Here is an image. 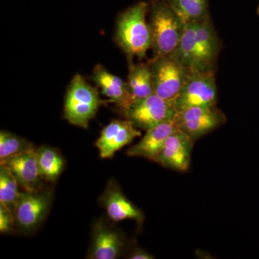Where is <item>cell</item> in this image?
<instances>
[{"instance_id":"6","label":"cell","mask_w":259,"mask_h":259,"mask_svg":"<svg viewBox=\"0 0 259 259\" xmlns=\"http://www.w3.org/2000/svg\"><path fill=\"white\" fill-rule=\"evenodd\" d=\"M217 93L214 71L190 73L175 106L177 112L191 107L216 106Z\"/></svg>"},{"instance_id":"7","label":"cell","mask_w":259,"mask_h":259,"mask_svg":"<svg viewBox=\"0 0 259 259\" xmlns=\"http://www.w3.org/2000/svg\"><path fill=\"white\" fill-rule=\"evenodd\" d=\"M177 112L173 103L153 93L133 103L124 114L126 119L131 120L137 128L146 131L174 118Z\"/></svg>"},{"instance_id":"2","label":"cell","mask_w":259,"mask_h":259,"mask_svg":"<svg viewBox=\"0 0 259 259\" xmlns=\"http://www.w3.org/2000/svg\"><path fill=\"white\" fill-rule=\"evenodd\" d=\"M149 13L153 59L171 55L178 47L185 24L166 0H152Z\"/></svg>"},{"instance_id":"23","label":"cell","mask_w":259,"mask_h":259,"mask_svg":"<svg viewBox=\"0 0 259 259\" xmlns=\"http://www.w3.org/2000/svg\"><path fill=\"white\" fill-rule=\"evenodd\" d=\"M15 230L14 214L3 204H0V233L9 234Z\"/></svg>"},{"instance_id":"14","label":"cell","mask_w":259,"mask_h":259,"mask_svg":"<svg viewBox=\"0 0 259 259\" xmlns=\"http://www.w3.org/2000/svg\"><path fill=\"white\" fill-rule=\"evenodd\" d=\"M177 129L179 128L175 117L147 130L141 141L128 148L127 156L143 157L155 161L167 139Z\"/></svg>"},{"instance_id":"19","label":"cell","mask_w":259,"mask_h":259,"mask_svg":"<svg viewBox=\"0 0 259 259\" xmlns=\"http://www.w3.org/2000/svg\"><path fill=\"white\" fill-rule=\"evenodd\" d=\"M37 163L42 180L54 182L64 171V158L54 148L49 146L37 148Z\"/></svg>"},{"instance_id":"20","label":"cell","mask_w":259,"mask_h":259,"mask_svg":"<svg viewBox=\"0 0 259 259\" xmlns=\"http://www.w3.org/2000/svg\"><path fill=\"white\" fill-rule=\"evenodd\" d=\"M184 24L209 16L208 0H166Z\"/></svg>"},{"instance_id":"17","label":"cell","mask_w":259,"mask_h":259,"mask_svg":"<svg viewBox=\"0 0 259 259\" xmlns=\"http://www.w3.org/2000/svg\"><path fill=\"white\" fill-rule=\"evenodd\" d=\"M171 56L189 72H199L196 42V22L185 24L178 47Z\"/></svg>"},{"instance_id":"22","label":"cell","mask_w":259,"mask_h":259,"mask_svg":"<svg viewBox=\"0 0 259 259\" xmlns=\"http://www.w3.org/2000/svg\"><path fill=\"white\" fill-rule=\"evenodd\" d=\"M34 146L30 141L20 136L9 131H2L0 133V161L20 154Z\"/></svg>"},{"instance_id":"8","label":"cell","mask_w":259,"mask_h":259,"mask_svg":"<svg viewBox=\"0 0 259 259\" xmlns=\"http://www.w3.org/2000/svg\"><path fill=\"white\" fill-rule=\"evenodd\" d=\"M111 222L103 218L94 222L87 258L116 259L122 255L125 238Z\"/></svg>"},{"instance_id":"3","label":"cell","mask_w":259,"mask_h":259,"mask_svg":"<svg viewBox=\"0 0 259 259\" xmlns=\"http://www.w3.org/2000/svg\"><path fill=\"white\" fill-rule=\"evenodd\" d=\"M102 100L98 90L90 84L82 76L75 75L70 83L65 98L64 116L71 125L88 128L102 105L106 104Z\"/></svg>"},{"instance_id":"10","label":"cell","mask_w":259,"mask_h":259,"mask_svg":"<svg viewBox=\"0 0 259 259\" xmlns=\"http://www.w3.org/2000/svg\"><path fill=\"white\" fill-rule=\"evenodd\" d=\"M141 136V131L131 120H112L102 130L95 146L100 157L111 158L117 151Z\"/></svg>"},{"instance_id":"15","label":"cell","mask_w":259,"mask_h":259,"mask_svg":"<svg viewBox=\"0 0 259 259\" xmlns=\"http://www.w3.org/2000/svg\"><path fill=\"white\" fill-rule=\"evenodd\" d=\"M196 42L199 72L214 71L220 46L210 17L196 22Z\"/></svg>"},{"instance_id":"9","label":"cell","mask_w":259,"mask_h":259,"mask_svg":"<svg viewBox=\"0 0 259 259\" xmlns=\"http://www.w3.org/2000/svg\"><path fill=\"white\" fill-rule=\"evenodd\" d=\"M226 117L214 107H196L177 112L175 121L178 128L195 141L225 123Z\"/></svg>"},{"instance_id":"24","label":"cell","mask_w":259,"mask_h":259,"mask_svg":"<svg viewBox=\"0 0 259 259\" xmlns=\"http://www.w3.org/2000/svg\"><path fill=\"white\" fill-rule=\"evenodd\" d=\"M127 258L130 259H153L154 258V256L141 248H135L127 255Z\"/></svg>"},{"instance_id":"11","label":"cell","mask_w":259,"mask_h":259,"mask_svg":"<svg viewBox=\"0 0 259 259\" xmlns=\"http://www.w3.org/2000/svg\"><path fill=\"white\" fill-rule=\"evenodd\" d=\"M100 204L112 222L134 220L138 223H142L144 221L142 212L126 197L113 179L107 182L105 191L100 197Z\"/></svg>"},{"instance_id":"12","label":"cell","mask_w":259,"mask_h":259,"mask_svg":"<svg viewBox=\"0 0 259 259\" xmlns=\"http://www.w3.org/2000/svg\"><path fill=\"white\" fill-rule=\"evenodd\" d=\"M194 142L188 135L177 129L167 139L155 162L177 171H187Z\"/></svg>"},{"instance_id":"25","label":"cell","mask_w":259,"mask_h":259,"mask_svg":"<svg viewBox=\"0 0 259 259\" xmlns=\"http://www.w3.org/2000/svg\"><path fill=\"white\" fill-rule=\"evenodd\" d=\"M257 13H258V15H259V5L258 8H257Z\"/></svg>"},{"instance_id":"21","label":"cell","mask_w":259,"mask_h":259,"mask_svg":"<svg viewBox=\"0 0 259 259\" xmlns=\"http://www.w3.org/2000/svg\"><path fill=\"white\" fill-rule=\"evenodd\" d=\"M18 180L12 172L0 165V204L13 212L21 192L19 191Z\"/></svg>"},{"instance_id":"13","label":"cell","mask_w":259,"mask_h":259,"mask_svg":"<svg viewBox=\"0 0 259 259\" xmlns=\"http://www.w3.org/2000/svg\"><path fill=\"white\" fill-rule=\"evenodd\" d=\"M12 172L24 191H32L42 188L38 163L37 148L34 146L24 152L0 161Z\"/></svg>"},{"instance_id":"1","label":"cell","mask_w":259,"mask_h":259,"mask_svg":"<svg viewBox=\"0 0 259 259\" xmlns=\"http://www.w3.org/2000/svg\"><path fill=\"white\" fill-rule=\"evenodd\" d=\"M149 4L140 2L122 12L117 20L115 39L129 60L143 59L152 48V35L146 20Z\"/></svg>"},{"instance_id":"16","label":"cell","mask_w":259,"mask_h":259,"mask_svg":"<svg viewBox=\"0 0 259 259\" xmlns=\"http://www.w3.org/2000/svg\"><path fill=\"white\" fill-rule=\"evenodd\" d=\"M93 79L97 86L101 88L102 95L120 107L123 112L131 106L132 100L127 81L112 74L102 65H98L94 70Z\"/></svg>"},{"instance_id":"4","label":"cell","mask_w":259,"mask_h":259,"mask_svg":"<svg viewBox=\"0 0 259 259\" xmlns=\"http://www.w3.org/2000/svg\"><path fill=\"white\" fill-rule=\"evenodd\" d=\"M54 194L49 187L21 192L13 211L15 229L25 235L36 231L50 212Z\"/></svg>"},{"instance_id":"5","label":"cell","mask_w":259,"mask_h":259,"mask_svg":"<svg viewBox=\"0 0 259 259\" xmlns=\"http://www.w3.org/2000/svg\"><path fill=\"white\" fill-rule=\"evenodd\" d=\"M150 64L153 93L175 105L190 73L171 55L153 59Z\"/></svg>"},{"instance_id":"18","label":"cell","mask_w":259,"mask_h":259,"mask_svg":"<svg viewBox=\"0 0 259 259\" xmlns=\"http://www.w3.org/2000/svg\"><path fill=\"white\" fill-rule=\"evenodd\" d=\"M127 83L132 104L152 95L153 87L151 64L131 66Z\"/></svg>"}]
</instances>
